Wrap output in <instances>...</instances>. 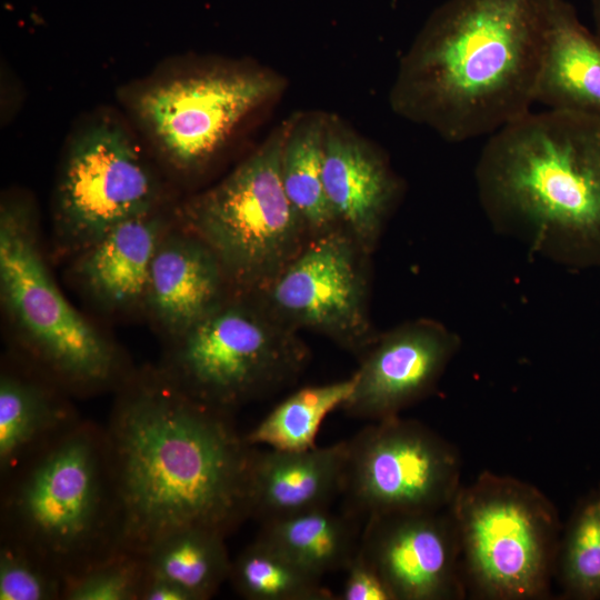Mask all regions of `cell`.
Listing matches in <instances>:
<instances>
[{
	"label": "cell",
	"mask_w": 600,
	"mask_h": 600,
	"mask_svg": "<svg viewBox=\"0 0 600 600\" xmlns=\"http://www.w3.org/2000/svg\"><path fill=\"white\" fill-rule=\"evenodd\" d=\"M254 293H232L174 340L161 370L193 399L231 410L296 381L310 350Z\"/></svg>",
	"instance_id": "52a82bcc"
},
{
	"label": "cell",
	"mask_w": 600,
	"mask_h": 600,
	"mask_svg": "<svg viewBox=\"0 0 600 600\" xmlns=\"http://www.w3.org/2000/svg\"><path fill=\"white\" fill-rule=\"evenodd\" d=\"M233 292L212 250L186 229L170 230L156 250L144 307L173 340Z\"/></svg>",
	"instance_id": "2e32d148"
},
{
	"label": "cell",
	"mask_w": 600,
	"mask_h": 600,
	"mask_svg": "<svg viewBox=\"0 0 600 600\" xmlns=\"http://www.w3.org/2000/svg\"><path fill=\"white\" fill-rule=\"evenodd\" d=\"M229 579L249 600H333L322 577L258 537L232 560Z\"/></svg>",
	"instance_id": "d4e9b609"
},
{
	"label": "cell",
	"mask_w": 600,
	"mask_h": 600,
	"mask_svg": "<svg viewBox=\"0 0 600 600\" xmlns=\"http://www.w3.org/2000/svg\"><path fill=\"white\" fill-rule=\"evenodd\" d=\"M289 124L180 210L183 229L212 250L234 293L264 289L310 240L281 180Z\"/></svg>",
	"instance_id": "8992f818"
},
{
	"label": "cell",
	"mask_w": 600,
	"mask_h": 600,
	"mask_svg": "<svg viewBox=\"0 0 600 600\" xmlns=\"http://www.w3.org/2000/svg\"><path fill=\"white\" fill-rule=\"evenodd\" d=\"M156 179L126 133L108 122L72 143L57 190L60 247L79 252L118 223L156 211Z\"/></svg>",
	"instance_id": "8fae6325"
},
{
	"label": "cell",
	"mask_w": 600,
	"mask_h": 600,
	"mask_svg": "<svg viewBox=\"0 0 600 600\" xmlns=\"http://www.w3.org/2000/svg\"><path fill=\"white\" fill-rule=\"evenodd\" d=\"M600 118V40L572 4L557 0L547 34L536 103Z\"/></svg>",
	"instance_id": "d6986e66"
},
{
	"label": "cell",
	"mask_w": 600,
	"mask_h": 600,
	"mask_svg": "<svg viewBox=\"0 0 600 600\" xmlns=\"http://www.w3.org/2000/svg\"><path fill=\"white\" fill-rule=\"evenodd\" d=\"M79 419L48 384L2 371L0 377V473L20 462Z\"/></svg>",
	"instance_id": "ffe728a7"
},
{
	"label": "cell",
	"mask_w": 600,
	"mask_h": 600,
	"mask_svg": "<svg viewBox=\"0 0 600 600\" xmlns=\"http://www.w3.org/2000/svg\"><path fill=\"white\" fill-rule=\"evenodd\" d=\"M347 573L340 600H393L383 579L359 550L344 570Z\"/></svg>",
	"instance_id": "f1b7e54d"
},
{
	"label": "cell",
	"mask_w": 600,
	"mask_h": 600,
	"mask_svg": "<svg viewBox=\"0 0 600 600\" xmlns=\"http://www.w3.org/2000/svg\"><path fill=\"white\" fill-rule=\"evenodd\" d=\"M327 119L312 114L290 120L281 156V180L310 239L340 228L323 184Z\"/></svg>",
	"instance_id": "7402d4cb"
},
{
	"label": "cell",
	"mask_w": 600,
	"mask_h": 600,
	"mask_svg": "<svg viewBox=\"0 0 600 600\" xmlns=\"http://www.w3.org/2000/svg\"><path fill=\"white\" fill-rule=\"evenodd\" d=\"M63 589V574L28 548L2 538L0 600H57Z\"/></svg>",
	"instance_id": "83f0119b"
},
{
	"label": "cell",
	"mask_w": 600,
	"mask_h": 600,
	"mask_svg": "<svg viewBox=\"0 0 600 600\" xmlns=\"http://www.w3.org/2000/svg\"><path fill=\"white\" fill-rule=\"evenodd\" d=\"M354 383L352 373L343 380L298 389L243 434L246 442L290 451L316 447L322 421L333 410L341 409Z\"/></svg>",
	"instance_id": "cb8c5ba5"
},
{
	"label": "cell",
	"mask_w": 600,
	"mask_h": 600,
	"mask_svg": "<svg viewBox=\"0 0 600 600\" xmlns=\"http://www.w3.org/2000/svg\"><path fill=\"white\" fill-rule=\"evenodd\" d=\"M1 479L2 538L64 579L119 551L104 428L78 420Z\"/></svg>",
	"instance_id": "277c9868"
},
{
	"label": "cell",
	"mask_w": 600,
	"mask_h": 600,
	"mask_svg": "<svg viewBox=\"0 0 600 600\" xmlns=\"http://www.w3.org/2000/svg\"><path fill=\"white\" fill-rule=\"evenodd\" d=\"M144 557L116 551L64 579V600H138Z\"/></svg>",
	"instance_id": "4316f807"
},
{
	"label": "cell",
	"mask_w": 600,
	"mask_h": 600,
	"mask_svg": "<svg viewBox=\"0 0 600 600\" xmlns=\"http://www.w3.org/2000/svg\"><path fill=\"white\" fill-rule=\"evenodd\" d=\"M592 17L594 22V33L600 40V0H591Z\"/></svg>",
	"instance_id": "4dcf8cb0"
},
{
	"label": "cell",
	"mask_w": 600,
	"mask_h": 600,
	"mask_svg": "<svg viewBox=\"0 0 600 600\" xmlns=\"http://www.w3.org/2000/svg\"><path fill=\"white\" fill-rule=\"evenodd\" d=\"M474 178L497 232L567 269L600 267V118L529 111L489 136Z\"/></svg>",
	"instance_id": "3957f363"
},
{
	"label": "cell",
	"mask_w": 600,
	"mask_h": 600,
	"mask_svg": "<svg viewBox=\"0 0 600 600\" xmlns=\"http://www.w3.org/2000/svg\"><path fill=\"white\" fill-rule=\"evenodd\" d=\"M344 230L312 238L254 293L284 324L311 331L360 357L378 331L370 314V258Z\"/></svg>",
	"instance_id": "30bf717a"
},
{
	"label": "cell",
	"mask_w": 600,
	"mask_h": 600,
	"mask_svg": "<svg viewBox=\"0 0 600 600\" xmlns=\"http://www.w3.org/2000/svg\"><path fill=\"white\" fill-rule=\"evenodd\" d=\"M258 537L323 577L347 569L359 550L361 532L358 517L326 507L263 522Z\"/></svg>",
	"instance_id": "44dd1931"
},
{
	"label": "cell",
	"mask_w": 600,
	"mask_h": 600,
	"mask_svg": "<svg viewBox=\"0 0 600 600\" xmlns=\"http://www.w3.org/2000/svg\"><path fill=\"white\" fill-rule=\"evenodd\" d=\"M104 434L118 550L144 556L188 528L227 537L249 517L253 447L229 412L193 399L162 371L126 381Z\"/></svg>",
	"instance_id": "6da1fadb"
},
{
	"label": "cell",
	"mask_w": 600,
	"mask_h": 600,
	"mask_svg": "<svg viewBox=\"0 0 600 600\" xmlns=\"http://www.w3.org/2000/svg\"><path fill=\"white\" fill-rule=\"evenodd\" d=\"M460 343L457 333L428 318L379 332L359 357L354 388L341 409L369 422L400 416L434 391Z\"/></svg>",
	"instance_id": "5bb4252c"
},
{
	"label": "cell",
	"mask_w": 600,
	"mask_h": 600,
	"mask_svg": "<svg viewBox=\"0 0 600 600\" xmlns=\"http://www.w3.org/2000/svg\"><path fill=\"white\" fill-rule=\"evenodd\" d=\"M554 579L566 599H600V488L578 502L562 528Z\"/></svg>",
	"instance_id": "484cf974"
},
{
	"label": "cell",
	"mask_w": 600,
	"mask_h": 600,
	"mask_svg": "<svg viewBox=\"0 0 600 600\" xmlns=\"http://www.w3.org/2000/svg\"><path fill=\"white\" fill-rule=\"evenodd\" d=\"M224 538L204 528L176 531L143 556L146 569L179 584L194 600L210 599L230 576L232 560Z\"/></svg>",
	"instance_id": "603a6c76"
},
{
	"label": "cell",
	"mask_w": 600,
	"mask_h": 600,
	"mask_svg": "<svg viewBox=\"0 0 600 600\" xmlns=\"http://www.w3.org/2000/svg\"><path fill=\"white\" fill-rule=\"evenodd\" d=\"M347 444L341 494L358 518L441 510L462 486L457 448L417 420L372 421Z\"/></svg>",
	"instance_id": "9c48e42d"
},
{
	"label": "cell",
	"mask_w": 600,
	"mask_h": 600,
	"mask_svg": "<svg viewBox=\"0 0 600 600\" xmlns=\"http://www.w3.org/2000/svg\"><path fill=\"white\" fill-rule=\"evenodd\" d=\"M347 440L304 450L253 447L248 472L249 517L261 523L330 507L342 493Z\"/></svg>",
	"instance_id": "e0dca14e"
},
{
	"label": "cell",
	"mask_w": 600,
	"mask_h": 600,
	"mask_svg": "<svg viewBox=\"0 0 600 600\" xmlns=\"http://www.w3.org/2000/svg\"><path fill=\"white\" fill-rule=\"evenodd\" d=\"M360 551L393 600H460L467 597L457 524L450 506L366 519Z\"/></svg>",
	"instance_id": "4fadbf2b"
},
{
	"label": "cell",
	"mask_w": 600,
	"mask_h": 600,
	"mask_svg": "<svg viewBox=\"0 0 600 600\" xmlns=\"http://www.w3.org/2000/svg\"><path fill=\"white\" fill-rule=\"evenodd\" d=\"M281 88V79L267 70H213L149 88L137 110L167 158L179 169L193 170Z\"/></svg>",
	"instance_id": "7c38bea8"
},
{
	"label": "cell",
	"mask_w": 600,
	"mask_h": 600,
	"mask_svg": "<svg viewBox=\"0 0 600 600\" xmlns=\"http://www.w3.org/2000/svg\"><path fill=\"white\" fill-rule=\"evenodd\" d=\"M138 600H194L193 597L179 584L151 574L147 571L140 587Z\"/></svg>",
	"instance_id": "f546056e"
},
{
	"label": "cell",
	"mask_w": 600,
	"mask_h": 600,
	"mask_svg": "<svg viewBox=\"0 0 600 600\" xmlns=\"http://www.w3.org/2000/svg\"><path fill=\"white\" fill-rule=\"evenodd\" d=\"M0 294L29 356L58 384L94 391L118 381L116 347L63 296L41 253L28 207L0 211Z\"/></svg>",
	"instance_id": "ba28073f"
},
{
	"label": "cell",
	"mask_w": 600,
	"mask_h": 600,
	"mask_svg": "<svg viewBox=\"0 0 600 600\" xmlns=\"http://www.w3.org/2000/svg\"><path fill=\"white\" fill-rule=\"evenodd\" d=\"M167 230L156 211L118 223L76 253V282L109 312L144 306L151 263Z\"/></svg>",
	"instance_id": "ac0fdd59"
},
{
	"label": "cell",
	"mask_w": 600,
	"mask_h": 600,
	"mask_svg": "<svg viewBox=\"0 0 600 600\" xmlns=\"http://www.w3.org/2000/svg\"><path fill=\"white\" fill-rule=\"evenodd\" d=\"M556 1H444L401 59L394 112L463 142L531 111Z\"/></svg>",
	"instance_id": "7a4b0ae2"
},
{
	"label": "cell",
	"mask_w": 600,
	"mask_h": 600,
	"mask_svg": "<svg viewBox=\"0 0 600 600\" xmlns=\"http://www.w3.org/2000/svg\"><path fill=\"white\" fill-rule=\"evenodd\" d=\"M323 184L339 227L372 254L402 192L387 158L369 143L327 119Z\"/></svg>",
	"instance_id": "9a60e30c"
},
{
	"label": "cell",
	"mask_w": 600,
	"mask_h": 600,
	"mask_svg": "<svg viewBox=\"0 0 600 600\" xmlns=\"http://www.w3.org/2000/svg\"><path fill=\"white\" fill-rule=\"evenodd\" d=\"M467 596L537 600L550 594L562 524L556 506L520 479L481 472L450 504Z\"/></svg>",
	"instance_id": "5b68a950"
}]
</instances>
